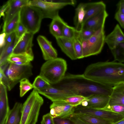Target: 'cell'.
<instances>
[{"instance_id":"cell-22","label":"cell","mask_w":124,"mask_h":124,"mask_svg":"<svg viewBox=\"0 0 124 124\" xmlns=\"http://www.w3.org/2000/svg\"><path fill=\"white\" fill-rule=\"evenodd\" d=\"M33 59V55L28 54H12L8 58L7 61L9 63H13L19 65H24L30 63Z\"/></svg>"},{"instance_id":"cell-47","label":"cell","mask_w":124,"mask_h":124,"mask_svg":"<svg viewBox=\"0 0 124 124\" xmlns=\"http://www.w3.org/2000/svg\"><path fill=\"white\" fill-rule=\"evenodd\" d=\"M112 124H124V119L116 123H113Z\"/></svg>"},{"instance_id":"cell-16","label":"cell","mask_w":124,"mask_h":124,"mask_svg":"<svg viewBox=\"0 0 124 124\" xmlns=\"http://www.w3.org/2000/svg\"><path fill=\"white\" fill-rule=\"evenodd\" d=\"M29 0H10L9 6L5 12L3 27L5 26L23 6L28 5Z\"/></svg>"},{"instance_id":"cell-9","label":"cell","mask_w":124,"mask_h":124,"mask_svg":"<svg viewBox=\"0 0 124 124\" xmlns=\"http://www.w3.org/2000/svg\"><path fill=\"white\" fill-rule=\"evenodd\" d=\"M40 94L50 100L52 102L62 100L70 97L78 95L72 92L58 89L51 85L37 91Z\"/></svg>"},{"instance_id":"cell-44","label":"cell","mask_w":124,"mask_h":124,"mask_svg":"<svg viewBox=\"0 0 124 124\" xmlns=\"http://www.w3.org/2000/svg\"><path fill=\"white\" fill-rule=\"evenodd\" d=\"M70 117V119L75 123L76 124H88L80 119L74 114L71 115Z\"/></svg>"},{"instance_id":"cell-15","label":"cell","mask_w":124,"mask_h":124,"mask_svg":"<svg viewBox=\"0 0 124 124\" xmlns=\"http://www.w3.org/2000/svg\"><path fill=\"white\" fill-rule=\"evenodd\" d=\"M7 88L5 85L0 83V124H5L10 110Z\"/></svg>"},{"instance_id":"cell-31","label":"cell","mask_w":124,"mask_h":124,"mask_svg":"<svg viewBox=\"0 0 124 124\" xmlns=\"http://www.w3.org/2000/svg\"><path fill=\"white\" fill-rule=\"evenodd\" d=\"M20 96L21 97L23 96L29 91L33 88L32 84L27 78H24L20 82Z\"/></svg>"},{"instance_id":"cell-11","label":"cell","mask_w":124,"mask_h":124,"mask_svg":"<svg viewBox=\"0 0 124 124\" xmlns=\"http://www.w3.org/2000/svg\"><path fill=\"white\" fill-rule=\"evenodd\" d=\"M33 35L27 32L20 39L16 45L12 54H28L33 55L32 47Z\"/></svg>"},{"instance_id":"cell-26","label":"cell","mask_w":124,"mask_h":124,"mask_svg":"<svg viewBox=\"0 0 124 124\" xmlns=\"http://www.w3.org/2000/svg\"><path fill=\"white\" fill-rule=\"evenodd\" d=\"M22 104L16 102L12 109L10 110L7 118L5 124H14L17 116L21 111Z\"/></svg>"},{"instance_id":"cell-14","label":"cell","mask_w":124,"mask_h":124,"mask_svg":"<svg viewBox=\"0 0 124 124\" xmlns=\"http://www.w3.org/2000/svg\"><path fill=\"white\" fill-rule=\"evenodd\" d=\"M108 16L106 10L102 11L86 21L84 23L83 29L96 31L104 28L105 20Z\"/></svg>"},{"instance_id":"cell-24","label":"cell","mask_w":124,"mask_h":124,"mask_svg":"<svg viewBox=\"0 0 124 124\" xmlns=\"http://www.w3.org/2000/svg\"><path fill=\"white\" fill-rule=\"evenodd\" d=\"M20 39L16 36V34L12 42L8 46L4 49L0 50V65L1 66L8 63L7 59L11 54L14 48Z\"/></svg>"},{"instance_id":"cell-1","label":"cell","mask_w":124,"mask_h":124,"mask_svg":"<svg viewBox=\"0 0 124 124\" xmlns=\"http://www.w3.org/2000/svg\"><path fill=\"white\" fill-rule=\"evenodd\" d=\"M83 74L89 79L113 87L124 82V63L107 61L92 63Z\"/></svg>"},{"instance_id":"cell-20","label":"cell","mask_w":124,"mask_h":124,"mask_svg":"<svg viewBox=\"0 0 124 124\" xmlns=\"http://www.w3.org/2000/svg\"><path fill=\"white\" fill-rule=\"evenodd\" d=\"M108 104L124 105V82L113 87Z\"/></svg>"},{"instance_id":"cell-10","label":"cell","mask_w":124,"mask_h":124,"mask_svg":"<svg viewBox=\"0 0 124 124\" xmlns=\"http://www.w3.org/2000/svg\"><path fill=\"white\" fill-rule=\"evenodd\" d=\"M74 107L62 100L53 102L50 106V113L53 117H70L73 114Z\"/></svg>"},{"instance_id":"cell-43","label":"cell","mask_w":124,"mask_h":124,"mask_svg":"<svg viewBox=\"0 0 124 124\" xmlns=\"http://www.w3.org/2000/svg\"><path fill=\"white\" fill-rule=\"evenodd\" d=\"M10 4V0L8 1L1 7L0 11V17L1 16L4 18L5 16V12L6 11L8 8Z\"/></svg>"},{"instance_id":"cell-46","label":"cell","mask_w":124,"mask_h":124,"mask_svg":"<svg viewBox=\"0 0 124 124\" xmlns=\"http://www.w3.org/2000/svg\"><path fill=\"white\" fill-rule=\"evenodd\" d=\"M21 117V111L18 114L14 124H20Z\"/></svg>"},{"instance_id":"cell-17","label":"cell","mask_w":124,"mask_h":124,"mask_svg":"<svg viewBox=\"0 0 124 124\" xmlns=\"http://www.w3.org/2000/svg\"><path fill=\"white\" fill-rule=\"evenodd\" d=\"M124 42V33L120 26L117 24L110 33L105 36V43L111 50L120 43Z\"/></svg>"},{"instance_id":"cell-18","label":"cell","mask_w":124,"mask_h":124,"mask_svg":"<svg viewBox=\"0 0 124 124\" xmlns=\"http://www.w3.org/2000/svg\"><path fill=\"white\" fill-rule=\"evenodd\" d=\"M56 39L58 45L67 56L72 60L77 59L74 50L72 39L63 36Z\"/></svg>"},{"instance_id":"cell-35","label":"cell","mask_w":124,"mask_h":124,"mask_svg":"<svg viewBox=\"0 0 124 124\" xmlns=\"http://www.w3.org/2000/svg\"><path fill=\"white\" fill-rule=\"evenodd\" d=\"M103 109L117 113L121 115L124 119V105H108Z\"/></svg>"},{"instance_id":"cell-29","label":"cell","mask_w":124,"mask_h":124,"mask_svg":"<svg viewBox=\"0 0 124 124\" xmlns=\"http://www.w3.org/2000/svg\"><path fill=\"white\" fill-rule=\"evenodd\" d=\"M87 98V97L82 95H76L61 100L64 101L70 105L75 107L81 104Z\"/></svg>"},{"instance_id":"cell-39","label":"cell","mask_w":124,"mask_h":124,"mask_svg":"<svg viewBox=\"0 0 124 124\" xmlns=\"http://www.w3.org/2000/svg\"><path fill=\"white\" fill-rule=\"evenodd\" d=\"M41 124H54L53 117L50 113H48L42 116Z\"/></svg>"},{"instance_id":"cell-25","label":"cell","mask_w":124,"mask_h":124,"mask_svg":"<svg viewBox=\"0 0 124 124\" xmlns=\"http://www.w3.org/2000/svg\"><path fill=\"white\" fill-rule=\"evenodd\" d=\"M88 124H112L111 121L100 118L82 114H74Z\"/></svg>"},{"instance_id":"cell-34","label":"cell","mask_w":124,"mask_h":124,"mask_svg":"<svg viewBox=\"0 0 124 124\" xmlns=\"http://www.w3.org/2000/svg\"><path fill=\"white\" fill-rule=\"evenodd\" d=\"M95 31L89 29H83L80 31H77L76 35L80 41L87 40L92 36Z\"/></svg>"},{"instance_id":"cell-38","label":"cell","mask_w":124,"mask_h":124,"mask_svg":"<svg viewBox=\"0 0 124 124\" xmlns=\"http://www.w3.org/2000/svg\"><path fill=\"white\" fill-rule=\"evenodd\" d=\"M0 83L5 85L8 90L10 91V84L9 80L4 72L0 69Z\"/></svg>"},{"instance_id":"cell-27","label":"cell","mask_w":124,"mask_h":124,"mask_svg":"<svg viewBox=\"0 0 124 124\" xmlns=\"http://www.w3.org/2000/svg\"><path fill=\"white\" fill-rule=\"evenodd\" d=\"M20 11L8 24L3 27L2 32L5 33L6 35H8L15 31L20 22Z\"/></svg>"},{"instance_id":"cell-36","label":"cell","mask_w":124,"mask_h":124,"mask_svg":"<svg viewBox=\"0 0 124 124\" xmlns=\"http://www.w3.org/2000/svg\"><path fill=\"white\" fill-rule=\"evenodd\" d=\"M53 119L54 124H76L70 117L63 118L56 117Z\"/></svg>"},{"instance_id":"cell-5","label":"cell","mask_w":124,"mask_h":124,"mask_svg":"<svg viewBox=\"0 0 124 124\" xmlns=\"http://www.w3.org/2000/svg\"><path fill=\"white\" fill-rule=\"evenodd\" d=\"M43 18L41 11L37 7L26 5L23 7L20 11V22L28 32L33 35L39 31Z\"/></svg>"},{"instance_id":"cell-2","label":"cell","mask_w":124,"mask_h":124,"mask_svg":"<svg viewBox=\"0 0 124 124\" xmlns=\"http://www.w3.org/2000/svg\"><path fill=\"white\" fill-rule=\"evenodd\" d=\"M54 87L71 91L78 95L87 97L99 94L110 96L113 87L89 79L82 74L68 73Z\"/></svg>"},{"instance_id":"cell-45","label":"cell","mask_w":124,"mask_h":124,"mask_svg":"<svg viewBox=\"0 0 124 124\" xmlns=\"http://www.w3.org/2000/svg\"><path fill=\"white\" fill-rule=\"evenodd\" d=\"M6 36V34L4 32H2L0 35V48H2L4 45Z\"/></svg>"},{"instance_id":"cell-19","label":"cell","mask_w":124,"mask_h":124,"mask_svg":"<svg viewBox=\"0 0 124 124\" xmlns=\"http://www.w3.org/2000/svg\"><path fill=\"white\" fill-rule=\"evenodd\" d=\"M105 10H106V5L102 1L86 3L85 14L84 23L89 18Z\"/></svg>"},{"instance_id":"cell-28","label":"cell","mask_w":124,"mask_h":124,"mask_svg":"<svg viewBox=\"0 0 124 124\" xmlns=\"http://www.w3.org/2000/svg\"><path fill=\"white\" fill-rule=\"evenodd\" d=\"M111 51L114 58V61L124 63V42L119 44Z\"/></svg>"},{"instance_id":"cell-23","label":"cell","mask_w":124,"mask_h":124,"mask_svg":"<svg viewBox=\"0 0 124 124\" xmlns=\"http://www.w3.org/2000/svg\"><path fill=\"white\" fill-rule=\"evenodd\" d=\"M65 22L59 15L52 19L49 25V31L55 38L62 36V28Z\"/></svg>"},{"instance_id":"cell-30","label":"cell","mask_w":124,"mask_h":124,"mask_svg":"<svg viewBox=\"0 0 124 124\" xmlns=\"http://www.w3.org/2000/svg\"><path fill=\"white\" fill-rule=\"evenodd\" d=\"M33 89L37 91L44 89L51 85L47 81L41 76L39 75L35 78L32 84Z\"/></svg>"},{"instance_id":"cell-37","label":"cell","mask_w":124,"mask_h":124,"mask_svg":"<svg viewBox=\"0 0 124 124\" xmlns=\"http://www.w3.org/2000/svg\"><path fill=\"white\" fill-rule=\"evenodd\" d=\"M16 36L21 39L23 35L28 32L26 28L20 22L15 31Z\"/></svg>"},{"instance_id":"cell-7","label":"cell","mask_w":124,"mask_h":124,"mask_svg":"<svg viewBox=\"0 0 124 124\" xmlns=\"http://www.w3.org/2000/svg\"><path fill=\"white\" fill-rule=\"evenodd\" d=\"M104 28L95 31L88 39L81 41L83 58L96 55L101 52L105 43Z\"/></svg>"},{"instance_id":"cell-8","label":"cell","mask_w":124,"mask_h":124,"mask_svg":"<svg viewBox=\"0 0 124 124\" xmlns=\"http://www.w3.org/2000/svg\"><path fill=\"white\" fill-rule=\"evenodd\" d=\"M32 68L31 63L24 65L9 63L4 72L9 82L10 91L21 80L28 78L32 75Z\"/></svg>"},{"instance_id":"cell-33","label":"cell","mask_w":124,"mask_h":124,"mask_svg":"<svg viewBox=\"0 0 124 124\" xmlns=\"http://www.w3.org/2000/svg\"><path fill=\"white\" fill-rule=\"evenodd\" d=\"M76 31L75 27L69 26L65 22L62 28V36L72 39L75 36Z\"/></svg>"},{"instance_id":"cell-21","label":"cell","mask_w":124,"mask_h":124,"mask_svg":"<svg viewBox=\"0 0 124 124\" xmlns=\"http://www.w3.org/2000/svg\"><path fill=\"white\" fill-rule=\"evenodd\" d=\"M85 7L86 3H81L75 9L74 23L75 28L78 31H80L83 29L85 14Z\"/></svg>"},{"instance_id":"cell-13","label":"cell","mask_w":124,"mask_h":124,"mask_svg":"<svg viewBox=\"0 0 124 124\" xmlns=\"http://www.w3.org/2000/svg\"><path fill=\"white\" fill-rule=\"evenodd\" d=\"M37 40L45 60L47 61L57 57V51L53 46L51 42L45 36L40 35L38 36Z\"/></svg>"},{"instance_id":"cell-3","label":"cell","mask_w":124,"mask_h":124,"mask_svg":"<svg viewBox=\"0 0 124 124\" xmlns=\"http://www.w3.org/2000/svg\"><path fill=\"white\" fill-rule=\"evenodd\" d=\"M44 102L42 97L34 89L23 104L20 124H36Z\"/></svg>"},{"instance_id":"cell-6","label":"cell","mask_w":124,"mask_h":124,"mask_svg":"<svg viewBox=\"0 0 124 124\" xmlns=\"http://www.w3.org/2000/svg\"><path fill=\"white\" fill-rule=\"evenodd\" d=\"M76 1L73 0H61L56 1L29 0L28 5L37 7L41 10L43 18L52 19L59 15V11L68 5L74 6Z\"/></svg>"},{"instance_id":"cell-41","label":"cell","mask_w":124,"mask_h":124,"mask_svg":"<svg viewBox=\"0 0 124 124\" xmlns=\"http://www.w3.org/2000/svg\"><path fill=\"white\" fill-rule=\"evenodd\" d=\"M114 18L118 22L121 26L124 29V14L116 12Z\"/></svg>"},{"instance_id":"cell-32","label":"cell","mask_w":124,"mask_h":124,"mask_svg":"<svg viewBox=\"0 0 124 124\" xmlns=\"http://www.w3.org/2000/svg\"><path fill=\"white\" fill-rule=\"evenodd\" d=\"M72 39L74 50L77 59L83 58L81 41L76 35Z\"/></svg>"},{"instance_id":"cell-42","label":"cell","mask_w":124,"mask_h":124,"mask_svg":"<svg viewBox=\"0 0 124 124\" xmlns=\"http://www.w3.org/2000/svg\"><path fill=\"white\" fill-rule=\"evenodd\" d=\"M117 10L116 12L124 14V0H121L118 2L116 4Z\"/></svg>"},{"instance_id":"cell-12","label":"cell","mask_w":124,"mask_h":124,"mask_svg":"<svg viewBox=\"0 0 124 124\" xmlns=\"http://www.w3.org/2000/svg\"><path fill=\"white\" fill-rule=\"evenodd\" d=\"M110 98L103 95L93 94L87 97L80 105L88 108L103 109L108 104Z\"/></svg>"},{"instance_id":"cell-40","label":"cell","mask_w":124,"mask_h":124,"mask_svg":"<svg viewBox=\"0 0 124 124\" xmlns=\"http://www.w3.org/2000/svg\"><path fill=\"white\" fill-rule=\"evenodd\" d=\"M15 35V31L9 34L6 35L4 45L2 48H0V50L4 49L8 46L12 42Z\"/></svg>"},{"instance_id":"cell-4","label":"cell","mask_w":124,"mask_h":124,"mask_svg":"<svg viewBox=\"0 0 124 124\" xmlns=\"http://www.w3.org/2000/svg\"><path fill=\"white\" fill-rule=\"evenodd\" d=\"M67 69L66 61L60 58L46 61L42 66L39 75L51 85L60 82L65 75Z\"/></svg>"}]
</instances>
